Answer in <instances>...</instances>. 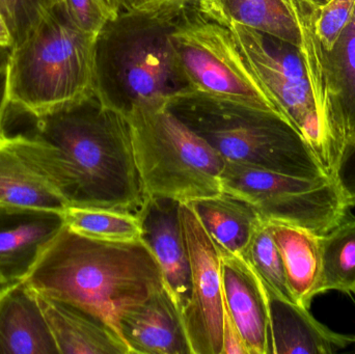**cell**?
<instances>
[{
	"instance_id": "6da1fadb",
	"label": "cell",
	"mask_w": 355,
	"mask_h": 354,
	"mask_svg": "<svg viewBox=\"0 0 355 354\" xmlns=\"http://www.w3.org/2000/svg\"><path fill=\"white\" fill-rule=\"evenodd\" d=\"M35 120L31 134H18L21 149L67 207L139 215L147 197L126 116L94 95Z\"/></svg>"
},
{
	"instance_id": "7a4b0ae2",
	"label": "cell",
	"mask_w": 355,
	"mask_h": 354,
	"mask_svg": "<svg viewBox=\"0 0 355 354\" xmlns=\"http://www.w3.org/2000/svg\"><path fill=\"white\" fill-rule=\"evenodd\" d=\"M23 282L35 294L100 318L119 335L123 313L166 287L157 260L143 239L96 240L67 226Z\"/></svg>"
},
{
	"instance_id": "3957f363",
	"label": "cell",
	"mask_w": 355,
	"mask_h": 354,
	"mask_svg": "<svg viewBox=\"0 0 355 354\" xmlns=\"http://www.w3.org/2000/svg\"><path fill=\"white\" fill-rule=\"evenodd\" d=\"M188 6L122 12L102 29L94 55V91L102 104L128 118L137 108L166 105L191 91L172 43Z\"/></svg>"
},
{
	"instance_id": "277c9868",
	"label": "cell",
	"mask_w": 355,
	"mask_h": 354,
	"mask_svg": "<svg viewBox=\"0 0 355 354\" xmlns=\"http://www.w3.org/2000/svg\"><path fill=\"white\" fill-rule=\"evenodd\" d=\"M166 107L227 161L312 180L331 177L279 112L196 91L175 96Z\"/></svg>"
},
{
	"instance_id": "5b68a950",
	"label": "cell",
	"mask_w": 355,
	"mask_h": 354,
	"mask_svg": "<svg viewBox=\"0 0 355 354\" xmlns=\"http://www.w3.org/2000/svg\"><path fill=\"white\" fill-rule=\"evenodd\" d=\"M96 37L71 21L62 1L8 60L10 105L37 118L95 95Z\"/></svg>"
},
{
	"instance_id": "8992f818",
	"label": "cell",
	"mask_w": 355,
	"mask_h": 354,
	"mask_svg": "<svg viewBox=\"0 0 355 354\" xmlns=\"http://www.w3.org/2000/svg\"><path fill=\"white\" fill-rule=\"evenodd\" d=\"M128 120L146 197L190 203L223 193L225 160L166 105L141 106Z\"/></svg>"
},
{
	"instance_id": "52a82bcc",
	"label": "cell",
	"mask_w": 355,
	"mask_h": 354,
	"mask_svg": "<svg viewBox=\"0 0 355 354\" xmlns=\"http://www.w3.org/2000/svg\"><path fill=\"white\" fill-rule=\"evenodd\" d=\"M227 28L263 91L331 174V135L319 112L302 48L242 25L232 24Z\"/></svg>"
},
{
	"instance_id": "ba28073f",
	"label": "cell",
	"mask_w": 355,
	"mask_h": 354,
	"mask_svg": "<svg viewBox=\"0 0 355 354\" xmlns=\"http://www.w3.org/2000/svg\"><path fill=\"white\" fill-rule=\"evenodd\" d=\"M220 183L223 191L248 202L266 222L322 236L347 220L349 206L331 177L298 178L225 160Z\"/></svg>"
},
{
	"instance_id": "9c48e42d",
	"label": "cell",
	"mask_w": 355,
	"mask_h": 354,
	"mask_svg": "<svg viewBox=\"0 0 355 354\" xmlns=\"http://www.w3.org/2000/svg\"><path fill=\"white\" fill-rule=\"evenodd\" d=\"M172 43L191 91L279 112L252 74L231 30L202 16L196 3L182 12Z\"/></svg>"
},
{
	"instance_id": "30bf717a",
	"label": "cell",
	"mask_w": 355,
	"mask_h": 354,
	"mask_svg": "<svg viewBox=\"0 0 355 354\" xmlns=\"http://www.w3.org/2000/svg\"><path fill=\"white\" fill-rule=\"evenodd\" d=\"M293 1L302 28V52L336 160L344 143L355 137V10L333 49L327 52L315 33L314 0Z\"/></svg>"
},
{
	"instance_id": "8fae6325",
	"label": "cell",
	"mask_w": 355,
	"mask_h": 354,
	"mask_svg": "<svg viewBox=\"0 0 355 354\" xmlns=\"http://www.w3.org/2000/svg\"><path fill=\"white\" fill-rule=\"evenodd\" d=\"M182 232L191 272V290L182 312L191 354H221L225 303L218 249L189 204H180Z\"/></svg>"
},
{
	"instance_id": "7c38bea8",
	"label": "cell",
	"mask_w": 355,
	"mask_h": 354,
	"mask_svg": "<svg viewBox=\"0 0 355 354\" xmlns=\"http://www.w3.org/2000/svg\"><path fill=\"white\" fill-rule=\"evenodd\" d=\"M64 226L60 212L0 208V288L23 282Z\"/></svg>"
},
{
	"instance_id": "4fadbf2b",
	"label": "cell",
	"mask_w": 355,
	"mask_h": 354,
	"mask_svg": "<svg viewBox=\"0 0 355 354\" xmlns=\"http://www.w3.org/2000/svg\"><path fill=\"white\" fill-rule=\"evenodd\" d=\"M180 204L166 197H147L139 218L141 239L157 260L166 288L182 315L190 297L191 272L182 232Z\"/></svg>"
},
{
	"instance_id": "5bb4252c",
	"label": "cell",
	"mask_w": 355,
	"mask_h": 354,
	"mask_svg": "<svg viewBox=\"0 0 355 354\" xmlns=\"http://www.w3.org/2000/svg\"><path fill=\"white\" fill-rule=\"evenodd\" d=\"M119 332L131 354H191L181 312L166 287L124 312Z\"/></svg>"
},
{
	"instance_id": "9a60e30c",
	"label": "cell",
	"mask_w": 355,
	"mask_h": 354,
	"mask_svg": "<svg viewBox=\"0 0 355 354\" xmlns=\"http://www.w3.org/2000/svg\"><path fill=\"white\" fill-rule=\"evenodd\" d=\"M220 257L223 303L248 354H271L268 303L262 281L242 258Z\"/></svg>"
},
{
	"instance_id": "2e32d148",
	"label": "cell",
	"mask_w": 355,
	"mask_h": 354,
	"mask_svg": "<svg viewBox=\"0 0 355 354\" xmlns=\"http://www.w3.org/2000/svg\"><path fill=\"white\" fill-rule=\"evenodd\" d=\"M264 288L271 354H334L355 343V336L333 332L317 321L309 309L277 294L265 285Z\"/></svg>"
},
{
	"instance_id": "e0dca14e",
	"label": "cell",
	"mask_w": 355,
	"mask_h": 354,
	"mask_svg": "<svg viewBox=\"0 0 355 354\" xmlns=\"http://www.w3.org/2000/svg\"><path fill=\"white\" fill-rule=\"evenodd\" d=\"M33 294L55 341L58 353L131 354L122 337L103 320L75 306Z\"/></svg>"
},
{
	"instance_id": "ac0fdd59",
	"label": "cell",
	"mask_w": 355,
	"mask_h": 354,
	"mask_svg": "<svg viewBox=\"0 0 355 354\" xmlns=\"http://www.w3.org/2000/svg\"><path fill=\"white\" fill-rule=\"evenodd\" d=\"M0 354H60L35 295L24 282L0 288Z\"/></svg>"
},
{
	"instance_id": "d6986e66",
	"label": "cell",
	"mask_w": 355,
	"mask_h": 354,
	"mask_svg": "<svg viewBox=\"0 0 355 354\" xmlns=\"http://www.w3.org/2000/svg\"><path fill=\"white\" fill-rule=\"evenodd\" d=\"M198 12L223 25H242L302 49V33L293 0H196Z\"/></svg>"
},
{
	"instance_id": "ffe728a7",
	"label": "cell",
	"mask_w": 355,
	"mask_h": 354,
	"mask_svg": "<svg viewBox=\"0 0 355 354\" xmlns=\"http://www.w3.org/2000/svg\"><path fill=\"white\" fill-rule=\"evenodd\" d=\"M0 208L62 213L67 205L21 149L18 135L0 139Z\"/></svg>"
},
{
	"instance_id": "44dd1931",
	"label": "cell",
	"mask_w": 355,
	"mask_h": 354,
	"mask_svg": "<svg viewBox=\"0 0 355 354\" xmlns=\"http://www.w3.org/2000/svg\"><path fill=\"white\" fill-rule=\"evenodd\" d=\"M187 204L223 256L243 257L263 222L254 206L225 191Z\"/></svg>"
},
{
	"instance_id": "7402d4cb",
	"label": "cell",
	"mask_w": 355,
	"mask_h": 354,
	"mask_svg": "<svg viewBox=\"0 0 355 354\" xmlns=\"http://www.w3.org/2000/svg\"><path fill=\"white\" fill-rule=\"evenodd\" d=\"M267 222L283 259L292 299L310 309L313 299L320 295V236L298 227Z\"/></svg>"
},
{
	"instance_id": "603a6c76",
	"label": "cell",
	"mask_w": 355,
	"mask_h": 354,
	"mask_svg": "<svg viewBox=\"0 0 355 354\" xmlns=\"http://www.w3.org/2000/svg\"><path fill=\"white\" fill-rule=\"evenodd\" d=\"M320 255L319 293L355 294V218L320 236Z\"/></svg>"
},
{
	"instance_id": "cb8c5ba5",
	"label": "cell",
	"mask_w": 355,
	"mask_h": 354,
	"mask_svg": "<svg viewBox=\"0 0 355 354\" xmlns=\"http://www.w3.org/2000/svg\"><path fill=\"white\" fill-rule=\"evenodd\" d=\"M62 216L69 229L87 238L110 242L141 239L139 215L128 212L69 206Z\"/></svg>"
},
{
	"instance_id": "d4e9b609",
	"label": "cell",
	"mask_w": 355,
	"mask_h": 354,
	"mask_svg": "<svg viewBox=\"0 0 355 354\" xmlns=\"http://www.w3.org/2000/svg\"><path fill=\"white\" fill-rule=\"evenodd\" d=\"M242 259L248 262L265 286L277 294L293 301L288 287L281 253L266 220H263L257 228Z\"/></svg>"
},
{
	"instance_id": "484cf974",
	"label": "cell",
	"mask_w": 355,
	"mask_h": 354,
	"mask_svg": "<svg viewBox=\"0 0 355 354\" xmlns=\"http://www.w3.org/2000/svg\"><path fill=\"white\" fill-rule=\"evenodd\" d=\"M355 0H314L315 33L324 51L333 49L354 17Z\"/></svg>"
},
{
	"instance_id": "4316f807",
	"label": "cell",
	"mask_w": 355,
	"mask_h": 354,
	"mask_svg": "<svg viewBox=\"0 0 355 354\" xmlns=\"http://www.w3.org/2000/svg\"><path fill=\"white\" fill-rule=\"evenodd\" d=\"M62 0H0V12L12 35V47L20 45L48 10Z\"/></svg>"
},
{
	"instance_id": "83f0119b",
	"label": "cell",
	"mask_w": 355,
	"mask_h": 354,
	"mask_svg": "<svg viewBox=\"0 0 355 354\" xmlns=\"http://www.w3.org/2000/svg\"><path fill=\"white\" fill-rule=\"evenodd\" d=\"M62 3L76 27L95 37L122 12L110 0H62Z\"/></svg>"
},
{
	"instance_id": "f1b7e54d",
	"label": "cell",
	"mask_w": 355,
	"mask_h": 354,
	"mask_svg": "<svg viewBox=\"0 0 355 354\" xmlns=\"http://www.w3.org/2000/svg\"><path fill=\"white\" fill-rule=\"evenodd\" d=\"M331 176L349 208L355 207V137L346 141L340 150Z\"/></svg>"
},
{
	"instance_id": "f546056e",
	"label": "cell",
	"mask_w": 355,
	"mask_h": 354,
	"mask_svg": "<svg viewBox=\"0 0 355 354\" xmlns=\"http://www.w3.org/2000/svg\"><path fill=\"white\" fill-rule=\"evenodd\" d=\"M221 354H248L241 334L233 318L225 307L223 328V351Z\"/></svg>"
},
{
	"instance_id": "4dcf8cb0",
	"label": "cell",
	"mask_w": 355,
	"mask_h": 354,
	"mask_svg": "<svg viewBox=\"0 0 355 354\" xmlns=\"http://www.w3.org/2000/svg\"><path fill=\"white\" fill-rule=\"evenodd\" d=\"M8 97V60L0 64V139L4 136L3 125L10 107Z\"/></svg>"
},
{
	"instance_id": "1f68e13d",
	"label": "cell",
	"mask_w": 355,
	"mask_h": 354,
	"mask_svg": "<svg viewBox=\"0 0 355 354\" xmlns=\"http://www.w3.org/2000/svg\"><path fill=\"white\" fill-rule=\"evenodd\" d=\"M120 12H132L152 8L151 0H110Z\"/></svg>"
},
{
	"instance_id": "d6a6232c",
	"label": "cell",
	"mask_w": 355,
	"mask_h": 354,
	"mask_svg": "<svg viewBox=\"0 0 355 354\" xmlns=\"http://www.w3.org/2000/svg\"><path fill=\"white\" fill-rule=\"evenodd\" d=\"M0 47L10 48V49L12 47V35L1 12H0Z\"/></svg>"
},
{
	"instance_id": "836d02e7",
	"label": "cell",
	"mask_w": 355,
	"mask_h": 354,
	"mask_svg": "<svg viewBox=\"0 0 355 354\" xmlns=\"http://www.w3.org/2000/svg\"><path fill=\"white\" fill-rule=\"evenodd\" d=\"M153 6H173V4L196 3V0H151Z\"/></svg>"
}]
</instances>
